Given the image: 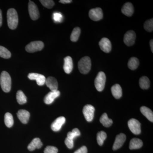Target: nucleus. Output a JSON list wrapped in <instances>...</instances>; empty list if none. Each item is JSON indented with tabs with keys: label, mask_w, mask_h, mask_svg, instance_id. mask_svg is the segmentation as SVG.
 Returning <instances> with one entry per match:
<instances>
[{
	"label": "nucleus",
	"mask_w": 153,
	"mask_h": 153,
	"mask_svg": "<svg viewBox=\"0 0 153 153\" xmlns=\"http://www.w3.org/2000/svg\"><path fill=\"white\" fill-rule=\"evenodd\" d=\"M7 20L9 27L11 30H15L19 23L18 13L15 9L11 8L7 12Z\"/></svg>",
	"instance_id": "obj_1"
},
{
	"label": "nucleus",
	"mask_w": 153,
	"mask_h": 153,
	"mask_svg": "<svg viewBox=\"0 0 153 153\" xmlns=\"http://www.w3.org/2000/svg\"><path fill=\"white\" fill-rule=\"evenodd\" d=\"M0 84L3 91L5 92H10L11 89L12 80L10 76L7 71H3L1 73Z\"/></svg>",
	"instance_id": "obj_2"
},
{
	"label": "nucleus",
	"mask_w": 153,
	"mask_h": 153,
	"mask_svg": "<svg viewBox=\"0 0 153 153\" xmlns=\"http://www.w3.org/2000/svg\"><path fill=\"white\" fill-rule=\"evenodd\" d=\"M91 66V60L88 56L82 57L78 62V69L82 74H88L90 71Z\"/></svg>",
	"instance_id": "obj_3"
},
{
	"label": "nucleus",
	"mask_w": 153,
	"mask_h": 153,
	"mask_svg": "<svg viewBox=\"0 0 153 153\" xmlns=\"http://www.w3.org/2000/svg\"><path fill=\"white\" fill-rule=\"evenodd\" d=\"M106 81V76L102 71H100L97 74L94 80V85L97 90L102 91L104 89Z\"/></svg>",
	"instance_id": "obj_4"
},
{
	"label": "nucleus",
	"mask_w": 153,
	"mask_h": 153,
	"mask_svg": "<svg viewBox=\"0 0 153 153\" xmlns=\"http://www.w3.org/2000/svg\"><path fill=\"white\" fill-rule=\"evenodd\" d=\"M44 44L41 41H35L31 42L27 45L25 49L26 51L30 53H33L41 51L44 48Z\"/></svg>",
	"instance_id": "obj_5"
},
{
	"label": "nucleus",
	"mask_w": 153,
	"mask_h": 153,
	"mask_svg": "<svg viewBox=\"0 0 153 153\" xmlns=\"http://www.w3.org/2000/svg\"><path fill=\"white\" fill-rule=\"evenodd\" d=\"M128 125L129 128L133 133L136 135L140 134L141 123L138 120L135 119H131L128 121Z\"/></svg>",
	"instance_id": "obj_6"
},
{
	"label": "nucleus",
	"mask_w": 153,
	"mask_h": 153,
	"mask_svg": "<svg viewBox=\"0 0 153 153\" xmlns=\"http://www.w3.org/2000/svg\"><path fill=\"white\" fill-rule=\"evenodd\" d=\"M94 111L95 108L91 105H86L83 107L82 113L87 121L91 122L93 120Z\"/></svg>",
	"instance_id": "obj_7"
},
{
	"label": "nucleus",
	"mask_w": 153,
	"mask_h": 153,
	"mask_svg": "<svg viewBox=\"0 0 153 153\" xmlns=\"http://www.w3.org/2000/svg\"><path fill=\"white\" fill-rule=\"evenodd\" d=\"M29 14L31 19L34 21L37 20L40 17L39 10L37 5L33 1H30L28 5Z\"/></svg>",
	"instance_id": "obj_8"
},
{
	"label": "nucleus",
	"mask_w": 153,
	"mask_h": 153,
	"mask_svg": "<svg viewBox=\"0 0 153 153\" xmlns=\"http://www.w3.org/2000/svg\"><path fill=\"white\" fill-rule=\"evenodd\" d=\"M103 12L100 8L92 9L89 11V18L94 21H100L103 18Z\"/></svg>",
	"instance_id": "obj_9"
},
{
	"label": "nucleus",
	"mask_w": 153,
	"mask_h": 153,
	"mask_svg": "<svg viewBox=\"0 0 153 153\" xmlns=\"http://www.w3.org/2000/svg\"><path fill=\"white\" fill-rule=\"evenodd\" d=\"M135 33L132 30L128 31L124 36V42L126 46L130 47L133 45L135 41Z\"/></svg>",
	"instance_id": "obj_10"
},
{
	"label": "nucleus",
	"mask_w": 153,
	"mask_h": 153,
	"mask_svg": "<svg viewBox=\"0 0 153 153\" xmlns=\"http://www.w3.org/2000/svg\"><path fill=\"white\" fill-rule=\"evenodd\" d=\"M28 77L31 80H36L37 84L40 86L44 85L46 82V77L42 74L31 73L28 74Z\"/></svg>",
	"instance_id": "obj_11"
},
{
	"label": "nucleus",
	"mask_w": 153,
	"mask_h": 153,
	"mask_svg": "<svg viewBox=\"0 0 153 153\" xmlns=\"http://www.w3.org/2000/svg\"><path fill=\"white\" fill-rule=\"evenodd\" d=\"M126 140V136L125 134L121 133L117 135L114 143L113 150L114 151L116 150L121 147L124 143Z\"/></svg>",
	"instance_id": "obj_12"
},
{
	"label": "nucleus",
	"mask_w": 153,
	"mask_h": 153,
	"mask_svg": "<svg viewBox=\"0 0 153 153\" xmlns=\"http://www.w3.org/2000/svg\"><path fill=\"white\" fill-rule=\"evenodd\" d=\"M99 44L101 50L105 53H109L111 51V43L108 38H102L100 41Z\"/></svg>",
	"instance_id": "obj_13"
},
{
	"label": "nucleus",
	"mask_w": 153,
	"mask_h": 153,
	"mask_svg": "<svg viewBox=\"0 0 153 153\" xmlns=\"http://www.w3.org/2000/svg\"><path fill=\"white\" fill-rule=\"evenodd\" d=\"M65 122L66 119L63 117H60L57 118L51 125V128L53 131H59L63 125L65 123Z\"/></svg>",
	"instance_id": "obj_14"
},
{
	"label": "nucleus",
	"mask_w": 153,
	"mask_h": 153,
	"mask_svg": "<svg viewBox=\"0 0 153 153\" xmlns=\"http://www.w3.org/2000/svg\"><path fill=\"white\" fill-rule=\"evenodd\" d=\"M60 95V92L57 90L55 91H51L47 94L44 99V102L46 104H51Z\"/></svg>",
	"instance_id": "obj_15"
},
{
	"label": "nucleus",
	"mask_w": 153,
	"mask_h": 153,
	"mask_svg": "<svg viewBox=\"0 0 153 153\" xmlns=\"http://www.w3.org/2000/svg\"><path fill=\"white\" fill-rule=\"evenodd\" d=\"M47 87L49 88L51 91H56L58 89V82L55 77L49 76L46 79L45 82Z\"/></svg>",
	"instance_id": "obj_16"
},
{
	"label": "nucleus",
	"mask_w": 153,
	"mask_h": 153,
	"mask_svg": "<svg viewBox=\"0 0 153 153\" xmlns=\"http://www.w3.org/2000/svg\"><path fill=\"white\" fill-rule=\"evenodd\" d=\"M64 63L63 69L66 74H70L73 68V61L70 56H67L64 59Z\"/></svg>",
	"instance_id": "obj_17"
},
{
	"label": "nucleus",
	"mask_w": 153,
	"mask_h": 153,
	"mask_svg": "<svg viewBox=\"0 0 153 153\" xmlns=\"http://www.w3.org/2000/svg\"><path fill=\"white\" fill-rule=\"evenodd\" d=\"M17 116L21 122L27 124L30 119V113L25 110H20L17 113Z\"/></svg>",
	"instance_id": "obj_18"
},
{
	"label": "nucleus",
	"mask_w": 153,
	"mask_h": 153,
	"mask_svg": "<svg viewBox=\"0 0 153 153\" xmlns=\"http://www.w3.org/2000/svg\"><path fill=\"white\" fill-rule=\"evenodd\" d=\"M121 11L123 13L127 16H131L134 13V6L131 3H126L122 8Z\"/></svg>",
	"instance_id": "obj_19"
},
{
	"label": "nucleus",
	"mask_w": 153,
	"mask_h": 153,
	"mask_svg": "<svg viewBox=\"0 0 153 153\" xmlns=\"http://www.w3.org/2000/svg\"><path fill=\"white\" fill-rule=\"evenodd\" d=\"M42 146L43 143L41 142V140L38 138H36L28 145V149L29 151H33L36 149H40L42 147Z\"/></svg>",
	"instance_id": "obj_20"
},
{
	"label": "nucleus",
	"mask_w": 153,
	"mask_h": 153,
	"mask_svg": "<svg viewBox=\"0 0 153 153\" xmlns=\"http://www.w3.org/2000/svg\"><path fill=\"white\" fill-rule=\"evenodd\" d=\"M111 93L116 99H120L122 96V89L119 84H115L111 88Z\"/></svg>",
	"instance_id": "obj_21"
},
{
	"label": "nucleus",
	"mask_w": 153,
	"mask_h": 153,
	"mask_svg": "<svg viewBox=\"0 0 153 153\" xmlns=\"http://www.w3.org/2000/svg\"><path fill=\"white\" fill-rule=\"evenodd\" d=\"M143 143L141 140L136 138H134L130 142L129 149L131 150L137 149L142 147Z\"/></svg>",
	"instance_id": "obj_22"
},
{
	"label": "nucleus",
	"mask_w": 153,
	"mask_h": 153,
	"mask_svg": "<svg viewBox=\"0 0 153 153\" xmlns=\"http://www.w3.org/2000/svg\"><path fill=\"white\" fill-rule=\"evenodd\" d=\"M140 111L150 121L153 122V113L150 109L146 107L142 106L141 107Z\"/></svg>",
	"instance_id": "obj_23"
},
{
	"label": "nucleus",
	"mask_w": 153,
	"mask_h": 153,
	"mask_svg": "<svg viewBox=\"0 0 153 153\" xmlns=\"http://www.w3.org/2000/svg\"><path fill=\"white\" fill-rule=\"evenodd\" d=\"M100 123L102 124V125L105 127H109L113 123V120L108 117L106 113L102 114L100 118Z\"/></svg>",
	"instance_id": "obj_24"
},
{
	"label": "nucleus",
	"mask_w": 153,
	"mask_h": 153,
	"mask_svg": "<svg viewBox=\"0 0 153 153\" xmlns=\"http://www.w3.org/2000/svg\"><path fill=\"white\" fill-rule=\"evenodd\" d=\"M139 60L135 57H132L129 60L128 66L131 70H134L136 69L139 65Z\"/></svg>",
	"instance_id": "obj_25"
},
{
	"label": "nucleus",
	"mask_w": 153,
	"mask_h": 153,
	"mask_svg": "<svg viewBox=\"0 0 153 153\" xmlns=\"http://www.w3.org/2000/svg\"><path fill=\"white\" fill-rule=\"evenodd\" d=\"M139 84L141 88L143 89H147L150 87V82L148 77L143 76L140 78Z\"/></svg>",
	"instance_id": "obj_26"
},
{
	"label": "nucleus",
	"mask_w": 153,
	"mask_h": 153,
	"mask_svg": "<svg viewBox=\"0 0 153 153\" xmlns=\"http://www.w3.org/2000/svg\"><path fill=\"white\" fill-rule=\"evenodd\" d=\"M16 99L17 102L19 104H25L27 102V97L25 95L24 92L21 90L17 91L16 94Z\"/></svg>",
	"instance_id": "obj_27"
},
{
	"label": "nucleus",
	"mask_w": 153,
	"mask_h": 153,
	"mask_svg": "<svg viewBox=\"0 0 153 153\" xmlns=\"http://www.w3.org/2000/svg\"><path fill=\"white\" fill-rule=\"evenodd\" d=\"M80 33H81V30L80 28L78 27L74 28L70 36L71 41L73 42H76L78 41L80 36Z\"/></svg>",
	"instance_id": "obj_28"
},
{
	"label": "nucleus",
	"mask_w": 153,
	"mask_h": 153,
	"mask_svg": "<svg viewBox=\"0 0 153 153\" xmlns=\"http://www.w3.org/2000/svg\"><path fill=\"white\" fill-rule=\"evenodd\" d=\"M4 123L6 126L8 128H11L13 125V118L10 113H7L5 114Z\"/></svg>",
	"instance_id": "obj_29"
},
{
	"label": "nucleus",
	"mask_w": 153,
	"mask_h": 153,
	"mask_svg": "<svg viewBox=\"0 0 153 153\" xmlns=\"http://www.w3.org/2000/svg\"><path fill=\"white\" fill-rule=\"evenodd\" d=\"M106 137L107 134L105 132L103 131L99 132L97 135V140L98 145L100 146H102Z\"/></svg>",
	"instance_id": "obj_30"
},
{
	"label": "nucleus",
	"mask_w": 153,
	"mask_h": 153,
	"mask_svg": "<svg viewBox=\"0 0 153 153\" xmlns=\"http://www.w3.org/2000/svg\"><path fill=\"white\" fill-rule=\"evenodd\" d=\"M0 57L8 59L11 57V53L5 47L0 46Z\"/></svg>",
	"instance_id": "obj_31"
},
{
	"label": "nucleus",
	"mask_w": 153,
	"mask_h": 153,
	"mask_svg": "<svg viewBox=\"0 0 153 153\" xmlns=\"http://www.w3.org/2000/svg\"><path fill=\"white\" fill-rule=\"evenodd\" d=\"M80 133L78 129L75 128L72 130V131L68 132L67 134V138L73 140L76 137L80 135Z\"/></svg>",
	"instance_id": "obj_32"
},
{
	"label": "nucleus",
	"mask_w": 153,
	"mask_h": 153,
	"mask_svg": "<svg viewBox=\"0 0 153 153\" xmlns=\"http://www.w3.org/2000/svg\"><path fill=\"white\" fill-rule=\"evenodd\" d=\"M144 28L146 31L149 32H152L153 30V19H152L146 21L144 24Z\"/></svg>",
	"instance_id": "obj_33"
},
{
	"label": "nucleus",
	"mask_w": 153,
	"mask_h": 153,
	"mask_svg": "<svg viewBox=\"0 0 153 153\" xmlns=\"http://www.w3.org/2000/svg\"><path fill=\"white\" fill-rule=\"evenodd\" d=\"M40 2L45 7L48 9H51L55 5L54 1L52 0H40Z\"/></svg>",
	"instance_id": "obj_34"
},
{
	"label": "nucleus",
	"mask_w": 153,
	"mask_h": 153,
	"mask_svg": "<svg viewBox=\"0 0 153 153\" xmlns=\"http://www.w3.org/2000/svg\"><path fill=\"white\" fill-rule=\"evenodd\" d=\"M58 149L55 147L52 146H48L45 148L44 153H57Z\"/></svg>",
	"instance_id": "obj_35"
},
{
	"label": "nucleus",
	"mask_w": 153,
	"mask_h": 153,
	"mask_svg": "<svg viewBox=\"0 0 153 153\" xmlns=\"http://www.w3.org/2000/svg\"><path fill=\"white\" fill-rule=\"evenodd\" d=\"M53 19L55 22H62L63 16L60 13H55L53 15Z\"/></svg>",
	"instance_id": "obj_36"
},
{
	"label": "nucleus",
	"mask_w": 153,
	"mask_h": 153,
	"mask_svg": "<svg viewBox=\"0 0 153 153\" xmlns=\"http://www.w3.org/2000/svg\"><path fill=\"white\" fill-rule=\"evenodd\" d=\"M65 143L66 146L69 149H72L74 147V142L73 140L70 139L66 137L65 140Z\"/></svg>",
	"instance_id": "obj_37"
},
{
	"label": "nucleus",
	"mask_w": 153,
	"mask_h": 153,
	"mask_svg": "<svg viewBox=\"0 0 153 153\" xmlns=\"http://www.w3.org/2000/svg\"><path fill=\"white\" fill-rule=\"evenodd\" d=\"M88 150L87 148L85 146H83L79 149L74 152V153H87Z\"/></svg>",
	"instance_id": "obj_38"
},
{
	"label": "nucleus",
	"mask_w": 153,
	"mask_h": 153,
	"mask_svg": "<svg viewBox=\"0 0 153 153\" xmlns=\"http://www.w3.org/2000/svg\"><path fill=\"white\" fill-rule=\"evenodd\" d=\"M72 1L71 0H60L59 1V2L65 4L71 3Z\"/></svg>",
	"instance_id": "obj_39"
},
{
	"label": "nucleus",
	"mask_w": 153,
	"mask_h": 153,
	"mask_svg": "<svg viewBox=\"0 0 153 153\" xmlns=\"http://www.w3.org/2000/svg\"><path fill=\"white\" fill-rule=\"evenodd\" d=\"M2 25V15L1 10H0V27Z\"/></svg>",
	"instance_id": "obj_40"
},
{
	"label": "nucleus",
	"mask_w": 153,
	"mask_h": 153,
	"mask_svg": "<svg viewBox=\"0 0 153 153\" xmlns=\"http://www.w3.org/2000/svg\"><path fill=\"white\" fill-rule=\"evenodd\" d=\"M150 45L151 51L153 52V40L152 39L150 41Z\"/></svg>",
	"instance_id": "obj_41"
}]
</instances>
